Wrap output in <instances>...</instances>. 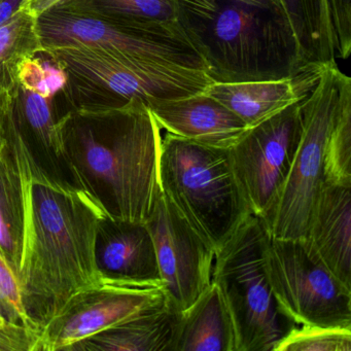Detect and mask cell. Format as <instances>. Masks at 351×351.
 <instances>
[{
	"label": "cell",
	"mask_w": 351,
	"mask_h": 351,
	"mask_svg": "<svg viewBox=\"0 0 351 351\" xmlns=\"http://www.w3.org/2000/svg\"><path fill=\"white\" fill-rule=\"evenodd\" d=\"M19 147L25 174L26 225L18 280L24 311L40 330L73 295L101 279L95 239L106 213L85 191L47 178L30 161L20 138Z\"/></svg>",
	"instance_id": "6da1fadb"
},
{
	"label": "cell",
	"mask_w": 351,
	"mask_h": 351,
	"mask_svg": "<svg viewBox=\"0 0 351 351\" xmlns=\"http://www.w3.org/2000/svg\"><path fill=\"white\" fill-rule=\"evenodd\" d=\"M60 131L65 157L82 190L108 217L145 223L162 193L161 128L145 102L73 110Z\"/></svg>",
	"instance_id": "7a4b0ae2"
},
{
	"label": "cell",
	"mask_w": 351,
	"mask_h": 351,
	"mask_svg": "<svg viewBox=\"0 0 351 351\" xmlns=\"http://www.w3.org/2000/svg\"><path fill=\"white\" fill-rule=\"evenodd\" d=\"M176 24L213 83L285 79L320 67L304 62L279 9L238 0H176Z\"/></svg>",
	"instance_id": "3957f363"
},
{
	"label": "cell",
	"mask_w": 351,
	"mask_h": 351,
	"mask_svg": "<svg viewBox=\"0 0 351 351\" xmlns=\"http://www.w3.org/2000/svg\"><path fill=\"white\" fill-rule=\"evenodd\" d=\"M159 178L162 193L215 252L252 215L229 149L167 133L162 137Z\"/></svg>",
	"instance_id": "277c9868"
},
{
	"label": "cell",
	"mask_w": 351,
	"mask_h": 351,
	"mask_svg": "<svg viewBox=\"0 0 351 351\" xmlns=\"http://www.w3.org/2000/svg\"><path fill=\"white\" fill-rule=\"evenodd\" d=\"M269 233L250 215L215 252L211 281L219 287L235 332L236 351H274L297 326L279 307L266 268Z\"/></svg>",
	"instance_id": "5b68a950"
},
{
	"label": "cell",
	"mask_w": 351,
	"mask_h": 351,
	"mask_svg": "<svg viewBox=\"0 0 351 351\" xmlns=\"http://www.w3.org/2000/svg\"><path fill=\"white\" fill-rule=\"evenodd\" d=\"M69 75L75 110H108L139 99H171L201 93L213 83L206 71L117 58L84 46L44 47Z\"/></svg>",
	"instance_id": "8992f818"
},
{
	"label": "cell",
	"mask_w": 351,
	"mask_h": 351,
	"mask_svg": "<svg viewBox=\"0 0 351 351\" xmlns=\"http://www.w3.org/2000/svg\"><path fill=\"white\" fill-rule=\"evenodd\" d=\"M351 96V79L336 63L324 66L311 93L301 101L302 135L285 184L266 217L269 235L304 239L324 180V149L335 118Z\"/></svg>",
	"instance_id": "52a82bcc"
},
{
	"label": "cell",
	"mask_w": 351,
	"mask_h": 351,
	"mask_svg": "<svg viewBox=\"0 0 351 351\" xmlns=\"http://www.w3.org/2000/svg\"><path fill=\"white\" fill-rule=\"evenodd\" d=\"M44 47L84 46L125 60L205 71L178 27H135L58 5L38 17Z\"/></svg>",
	"instance_id": "ba28073f"
},
{
	"label": "cell",
	"mask_w": 351,
	"mask_h": 351,
	"mask_svg": "<svg viewBox=\"0 0 351 351\" xmlns=\"http://www.w3.org/2000/svg\"><path fill=\"white\" fill-rule=\"evenodd\" d=\"M266 268L281 311L300 324L351 328V289L304 239L269 236Z\"/></svg>",
	"instance_id": "9c48e42d"
},
{
	"label": "cell",
	"mask_w": 351,
	"mask_h": 351,
	"mask_svg": "<svg viewBox=\"0 0 351 351\" xmlns=\"http://www.w3.org/2000/svg\"><path fill=\"white\" fill-rule=\"evenodd\" d=\"M302 135L301 102L248 128L230 147L252 215L264 219L285 184Z\"/></svg>",
	"instance_id": "30bf717a"
},
{
	"label": "cell",
	"mask_w": 351,
	"mask_h": 351,
	"mask_svg": "<svg viewBox=\"0 0 351 351\" xmlns=\"http://www.w3.org/2000/svg\"><path fill=\"white\" fill-rule=\"evenodd\" d=\"M166 304L161 289L101 278L73 295L40 328L34 351H65L96 332Z\"/></svg>",
	"instance_id": "8fae6325"
},
{
	"label": "cell",
	"mask_w": 351,
	"mask_h": 351,
	"mask_svg": "<svg viewBox=\"0 0 351 351\" xmlns=\"http://www.w3.org/2000/svg\"><path fill=\"white\" fill-rule=\"evenodd\" d=\"M145 223L155 244L166 302L176 311H184L210 285L215 250L163 193Z\"/></svg>",
	"instance_id": "7c38bea8"
},
{
	"label": "cell",
	"mask_w": 351,
	"mask_h": 351,
	"mask_svg": "<svg viewBox=\"0 0 351 351\" xmlns=\"http://www.w3.org/2000/svg\"><path fill=\"white\" fill-rule=\"evenodd\" d=\"M73 110L69 90L48 97L18 85L13 92L12 121L30 161L50 180L81 189L61 139V122Z\"/></svg>",
	"instance_id": "4fadbf2b"
},
{
	"label": "cell",
	"mask_w": 351,
	"mask_h": 351,
	"mask_svg": "<svg viewBox=\"0 0 351 351\" xmlns=\"http://www.w3.org/2000/svg\"><path fill=\"white\" fill-rule=\"evenodd\" d=\"M95 262L100 278L162 289L155 244L145 223L104 215L96 232Z\"/></svg>",
	"instance_id": "5bb4252c"
},
{
	"label": "cell",
	"mask_w": 351,
	"mask_h": 351,
	"mask_svg": "<svg viewBox=\"0 0 351 351\" xmlns=\"http://www.w3.org/2000/svg\"><path fill=\"white\" fill-rule=\"evenodd\" d=\"M160 128L170 134L208 147L230 149L248 127L204 92L147 102Z\"/></svg>",
	"instance_id": "9a60e30c"
},
{
	"label": "cell",
	"mask_w": 351,
	"mask_h": 351,
	"mask_svg": "<svg viewBox=\"0 0 351 351\" xmlns=\"http://www.w3.org/2000/svg\"><path fill=\"white\" fill-rule=\"evenodd\" d=\"M304 240L328 270L351 289V186L324 182Z\"/></svg>",
	"instance_id": "2e32d148"
},
{
	"label": "cell",
	"mask_w": 351,
	"mask_h": 351,
	"mask_svg": "<svg viewBox=\"0 0 351 351\" xmlns=\"http://www.w3.org/2000/svg\"><path fill=\"white\" fill-rule=\"evenodd\" d=\"M324 67H311L285 79L211 83L204 93L223 104L250 128L303 101L315 87Z\"/></svg>",
	"instance_id": "e0dca14e"
},
{
	"label": "cell",
	"mask_w": 351,
	"mask_h": 351,
	"mask_svg": "<svg viewBox=\"0 0 351 351\" xmlns=\"http://www.w3.org/2000/svg\"><path fill=\"white\" fill-rule=\"evenodd\" d=\"M25 225V174L11 118L7 141L0 149V252L17 277L23 261Z\"/></svg>",
	"instance_id": "ac0fdd59"
},
{
	"label": "cell",
	"mask_w": 351,
	"mask_h": 351,
	"mask_svg": "<svg viewBox=\"0 0 351 351\" xmlns=\"http://www.w3.org/2000/svg\"><path fill=\"white\" fill-rule=\"evenodd\" d=\"M180 315L166 304L96 332L65 351H172Z\"/></svg>",
	"instance_id": "d6986e66"
},
{
	"label": "cell",
	"mask_w": 351,
	"mask_h": 351,
	"mask_svg": "<svg viewBox=\"0 0 351 351\" xmlns=\"http://www.w3.org/2000/svg\"><path fill=\"white\" fill-rule=\"evenodd\" d=\"M172 351H236L231 317L215 283L182 312Z\"/></svg>",
	"instance_id": "ffe728a7"
},
{
	"label": "cell",
	"mask_w": 351,
	"mask_h": 351,
	"mask_svg": "<svg viewBox=\"0 0 351 351\" xmlns=\"http://www.w3.org/2000/svg\"><path fill=\"white\" fill-rule=\"evenodd\" d=\"M297 40L304 62L310 66L336 63L328 0H277Z\"/></svg>",
	"instance_id": "44dd1931"
},
{
	"label": "cell",
	"mask_w": 351,
	"mask_h": 351,
	"mask_svg": "<svg viewBox=\"0 0 351 351\" xmlns=\"http://www.w3.org/2000/svg\"><path fill=\"white\" fill-rule=\"evenodd\" d=\"M59 5L135 27H178L176 0H64Z\"/></svg>",
	"instance_id": "7402d4cb"
},
{
	"label": "cell",
	"mask_w": 351,
	"mask_h": 351,
	"mask_svg": "<svg viewBox=\"0 0 351 351\" xmlns=\"http://www.w3.org/2000/svg\"><path fill=\"white\" fill-rule=\"evenodd\" d=\"M43 50L38 18L20 10L0 26V88L13 92L21 63Z\"/></svg>",
	"instance_id": "603a6c76"
},
{
	"label": "cell",
	"mask_w": 351,
	"mask_h": 351,
	"mask_svg": "<svg viewBox=\"0 0 351 351\" xmlns=\"http://www.w3.org/2000/svg\"><path fill=\"white\" fill-rule=\"evenodd\" d=\"M324 180L351 186V96L341 106L326 138Z\"/></svg>",
	"instance_id": "cb8c5ba5"
},
{
	"label": "cell",
	"mask_w": 351,
	"mask_h": 351,
	"mask_svg": "<svg viewBox=\"0 0 351 351\" xmlns=\"http://www.w3.org/2000/svg\"><path fill=\"white\" fill-rule=\"evenodd\" d=\"M17 85L46 97L60 95L69 90L66 71L60 61L45 48L21 63L18 69Z\"/></svg>",
	"instance_id": "d4e9b609"
},
{
	"label": "cell",
	"mask_w": 351,
	"mask_h": 351,
	"mask_svg": "<svg viewBox=\"0 0 351 351\" xmlns=\"http://www.w3.org/2000/svg\"><path fill=\"white\" fill-rule=\"evenodd\" d=\"M274 351H351V328L300 324Z\"/></svg>",
	"instance_id": "484cf974"
},
{
	"label": "cell",
	"mask_w": 351,
	"mask_h": 351,
	"mask_svg": "<svg viewBox=\"0 0 351 351\" xmlns=\"http://www.w3.org/2000/svg\"><path fill=\"white\" fill-rule=\"evenodd\" d=\"M0 320L40 332V330L30 322L24 311L17 275L12 270L1 252H0Z\"/></svg>",
	"instance_id": "4316f807"
},
{
	"label": "cell",
	"mask_w": 351,
	"mask_h": 351,
	"mask_svg": "<svg viewBox=\"0 0 351 351\" xmlns=\"http://www.w3.org/2000/svg\"><path fill=\"white\" fill-rule=\"evenodd\" d=\"M38 332L0 320V351H34Z\"/></svg>",
	"instance_id": "83f0119b"
},
{
	"label": "cell",
	"mask_w": 351,
	"mask_h": 351,
	"mask_svg": "<svg viewBox=\"0 0 351 351\" xmlns=\"http://www.w3.org/2000/svg\"><path fill=\"white\" fill-rule=\"evenodd\" d=\"M13 92L0 88V149L7 141L11 126Z\"/></svg>",
	"instance_id": "f1b7e54d"
},
{
	"label": "cell",
	"mask_w": 351,
	"mask_h": 351,
	"mask_svg": "<svg viewBox=\"0 0 351 351\" xmlns=\"http://www.w3.org/2000/svg\"><path fill=\"white\" fill-rule=\"evenodd\" d=\"M64 0H23L21 9L27 13L32 14L34 17L38 18L45 12L54 8L55 5H59Z\"/></svg>",
	"instance_id": "f546056e"
},
{
	"label": "cell",
	"mask_w": 351,
	"mask_h": 351,
	"mask_svg": "<svg viewBox=\"0 0 351 351\" xmlns=\"http://www.w3.org/2000/svg\"><path fill=\"white\" fill-rule=\"evenodd\" d=\"M22 3L23 0H0V26L20 11Z\"/></svg>",
	"instance_id": "4dcf8cb0"
},
{
	"label": "cell",
	"mask_w": 351,
	"mask_h": 351,
	"mask_svg": "<svg viewBox=\"0 0 351 351\" xmlns=\"http://www.w3.org/2000/svg\"><path fill=\"white\" fill-rule=\"evenodd\" d=\"M240 3L247 5H258V7L271 8V9H280L277 0H238Z\"/></svg>",
	"instance_id": "1f68e13d"
}]
</instances>
